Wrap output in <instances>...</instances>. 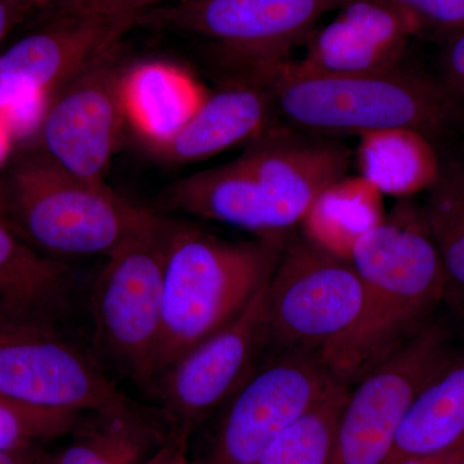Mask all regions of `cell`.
Returning a JSON list of instances; mask_svg holds the SVG:
<instances>
[{"instance_id": "obj_16", "label": "cell", "mask_w": 464, "mask_h": 464, "mask_svg": "<svg viewBox=\"0 0 464 464\" xmlns=\"http://www.w3.org/2000/svg\"><path fill=\"white\" fill-rule=\"evenodd\" d=\"M464 448V353L424 384L396 433L389 464Z\"/></svg>"}, {"instance_id": "obj_24", "label": "cell", "mask_w": 464, "mask_h": 464, "mask_svg": "<svg viewBox=\"0 0 464 464\" xmlns=\"http://www.w3.org/2000/svg\"><path fill=\"white\" fill-rule=\"evenodd\" d=\"M82 414L33 408L0 395V451L63 438Z\"/></svg>"}, {"instance_id": "obj_14", "label": "cell", "mask_w": 464, "mask_h": 464, "mask_svg": "<svg viewBox=\"0 0 464 464\" xmlns=\"http://www.w3.org/2000/svg\"><path fill=\"white\" fill-rule=\"evenodd\" d=\"M423 32L418 18L395 0H348L328 25L304 42V57L289 66L299 74H371L400 66L409 43Z\"/></svg>"}, {"instance_id": "obj_19", "label": "cell", "mask_w": 464, "mask_h": 464, "mask_svg": "<svg viewBox=\"0 0 464 464\" xmlns=\"http://www.w3.org/2000/svg\"><path fill=\"white\" fill-rule=\"evenodd\" d=\"M359 176L382 195L409 199L439 179L441 161L430 137L409 128H391L359 137Z\"/></svg>"}, {"instance_id": "obj_23", "label": "cell", "mask_w": 464, "mask_h": 464, "mask_svg": "<svg viewBox=\"0 0 464 464\" xmlns=\"http://www.w3.org/2000/svg\"><path fill=\"white\" fill-rule=\"evenodd\" d=\"M350 386L335 384L265 451L258 464H331L335 429Z\"/></svg>"}, {"instance_id": "obj_22", "label": "cell", "mask_w": 464, "mask_h": 464, "mask_svg": "<svg viewBox=\"0 0 464 464\" xmlns=\"http://www.w3.org/2000/svg\"><path fill=\"white\" fill-rule=\"evenodd\" d=\"M420 206L447 284V301L464 314V164H442Z\"/></svg>"}, {"instance_id": "obj_29", "label": "cell", "mask_w": 464, "mask_h": 464, "mask_svg": "<svg viewBox=\"0 0 464 464\" xmlns=\"http://www.w3.org/2000/svg\"><path fill=\"white\" fill-rule=\"evenodd\" d=\"M145 464H199L197 459L188 456V441L170 436L166 444L149 458Z\"/></svg>"}, {"instance_id": "obj_10", "label": "cell", "mask_w": 464, "mask_h": 464, "mask_svg": "<svg viewBox=\"0 0 464 464\" xmlns=\"http://www.w3.org/2000/svg\"><path fill=\"white\" fill-rule=\"evenodd\" d=\"M268 280L230 323L186 351L155 378L149 393L158 402L170 435L188 442L265 359Z\"/></svg>"}, {"instance_id": "obj_31", "label": "cell", "mask_w": 464, "mask_h": 464, "mask_svg": "<svg viewBox=\"0 0 464 464\" xmlns=\"http://www.w3.org/2000/svg\"><path fill=\"white\" fill-rule=\"evenodd\" d=\"M396 464H464V448L441 456L413 458Z\"/></svg>"}, {"instance_id": "obj_26", "label": "cell", "mask_w": 464, "mask_h": 464, "mask_svg": "<svg viewBox=\"0 0 464 464\" xmlns=\"http://www.w3.org/2000/svg\"><path fill=\"white\" fill-rule=\"evenodd\" d=\"M420 21L424 30L445 36L464 30V0H395Z\"/></svg>"}, {"instance_id": "obj_32", "label": "cell", "mask_w": 464, "mask_h": 464, "mask_svg": "<svg viewBox=\"0 0 464 464\" xmlns=\"http://www.w3.org/2000/svg\"><path fill=\"white\" fill-rule=\"evenodd\" d=\"M181 2V0H136L132 8V14L136 16L140 12L146 9L158 7V5H168V3Z\"/></svg>"}, {"instance_id": "obj_8", "label": "cell", "mask_w": 464, "mask_h": 464, "mask_svg": "<svg viewBox=\"0 0 464 464\" xmlns=\"http://www.w3.org/2000/svg\"><path fill=\"white\" fill-rule=\"evenodd\" d=\"M348 0H181L136 14L137 26L191 34L215 43L231 72L289 60L324 14Z\"/></svg>"}, {"instance_id": "obj_18", "label": "cell", "mask_w": 464, "mask_h": 464, "mask_svg": "<svg viewBox=\"0 0 464 464\" xmlns=\"http://www.w3.org/2000/svg\"><path fill=\"white\" fill-rule=\"evenodd\" d=\"M47 464H145L170 431L143 409L84 413Z\"/></svg>"}, {"instance_id": "obj_15", "label": "cell", "mask_w": 464, "mask_h": 464, "mask_svg": "<svg viewBox=\"0 0 464 464\" xmlns=\"http://www.w3.org/2000/svg\"><path fill=\"white\" fill-rule=\"evenodd\" d=\"M274 72L228 74L227 83L208 93L179 130L154 145L155 154L174 166L197 163L248 143L279 123L271 88Z\"/></svg>"}, {"instance_id": "obj_5", "label": "cell", "mask_w": 464, "mask_h": 464, "mask_svg": "<svg viewBox=\"0 0 464 464\" xmlns=\"http://www.w3.org/2000/svg\"><path fill=\"white\" fill-rule=\"evenodd\" d=\"M366 306L355 268L304 237H290L266 286L267 353H307L337 366Z\"/></svg>"}, {"instance_id": "obj_11", "label": "cell", "mask_w": 464, "mask_h": 464, "mask_svg": "<svg viewBox=\"0 0 464 464\" xmlns=\"http://www.w3.org/2000/svg\"><path fill=\"white\" fill-rule=\"evenodd\" d=\"M340 380L314 353L266 356L224 405L199 464H258L271 445Z\"/></svg>"}, {"instance_id": "obj_7", "label": "cell", "mask_w": 464, "mask_h": 464, "mask_svg": "<svg viewBox=\"0 0 464 464\" xmlns=\"http://www.w3.org/2000/svg\"><path fill=\"white\" fill-rule=\"evenodd\" d=\"M0 395L72 413L141 409L57 320L0 311Z\"/></svg>"}, {"instance_id": "obj_30", "label": "cell", "mask_w": 464, "mask_h": 464, "mask_svg": "<svg viewBox=\"0 0 464 464\" xmlns=\"http://www.w3.org/2000/svg\"><path fill=\"white\" fill-rule=\"evenodd\" d=\"M48 454L43 445L0 451V464H47Z\"/></svg>"}, {"instance_id": "obj_27", "label": "cell", "mask_w": 464, "mask_h": 464, "mask_svg": "<svg viewBox=\"0 0 464 464\" xmlns=\"http://www.w3.org/2000/svg\"><path fill=\"white\" fill-rule=\"evenodd\" d=\"M440 81L464 101V30L442 36Z\"/></svg>"}, {"instance_id": "obj_9", "label": "cell", "mask_w": 464, "mask_h": 464, "mask_svg": "<svg viewBox=\"0 0 464 464\" xmlns=\"http://www.w3.org/2000/svg\"><path fill=\"white\" fill-rule=\"evenodd\" d=\"M456 353L447 326L432 322L353 382L338 418L331 464H389L409 406Z\"/></svg>"}, {"instance_id": "obj_33", "label": "cell", "mask_w": 464, "mask_h": 464, "mask_svg": "<svg viewBox=\"0 0 464 464\" xmlns=\"http://www.w3.org/2000/svg\"><path fill=\"white\" fill-rule=\"evenodd\" d=\"M0 216L7 218V216H5V190L3 176H0Z\"/></svg>"}, {"instance_id": "obj_12", "label": "cell", "mask_w": 464, "mask_h": 464, "mask_svg": "<svg viewBox=\"0 0 464 464\" xmlns=\"http://www.w3.org/2000/svg\"><path fill=\"white\" fill-rule=\"evenodd\" d=\"M121 45L79 72L48 100L36 124V150L57 167L106 182L127 121Z\"/></svg>"}, {"instance_id": "obj_28", "label": "cell", "mask_w": 464, "mask_h": 464, "mask_svg": "<svg viewBox=\"0 0 464 464\" xmlns=\"http://www.w3.org/2000/svg\"><path fill=\"white\" fill-rule=\"evenodd\" d=\"M36 0H0V44L16 27L26 24Z\"/></svg>"}, {"instance_id": "obj_25", "label": "cell", "mask_w": 464, "mask_h": 464, "mask_svg": "<svg viewBox=\"0 0 464 464\" xmlns=\"http://www.w3.org/2000/svg\"><path fill=\"white\" fill-rule=\"evenodd\" d=\"M136 0H36L26 24L39 25L63 17L133 16Z\"/></svg>"}, {"instance_id": "obj_13", "label": "cell", "mask_w": 464, "mask_h": 464, "mask_svg": "<svg viewBox=\"0 0 464 464\" xmlns=\"http://www.w3.org/2000/svg\"><path fill=\"white\" fill-rule=\"evenodd\" d=\"M136 25L134 16L63 17L30 26L0 52V114L12 128L20 112L47 105L52 94L79 72L121 47Z\"/></svg>"}, {"instance_id": "obj_3", "label": "cell", "mask_w": 464, "mask_h": 464, "mask_svg": "<svg viewBox=\"0 0 464 464\" xmlns=\"http://www.w3.org/2000/svg\"><path fill=\"white\" fill-rule=\"evenodd\" d=\"M288 239L225 240L172 219L157 375L248 304L270 279Z\"/></svg>"}, {"instance_id": "obj_21", "label": "cell", "mask_w": 464, "mask_h": 464, "mask_svg": "<svg viewBox=\"0 0 464 464\" xmlns=\"http://www.w3.org/2000/svg\"><path fill=\"white\" fill-rule=\"evenodd\" d=\"M382 194L362 176H344L319 195L302 222L306 239L338 257L348 259L360 235L380 224Z\"/></svg>"}, {"instance_id": "obj_1", "label": "cell", "mask_w": 464, "mask_h": 464, "mask_svg": "<svg viewBox=\"0 0 464 464\" xmlns=\"http://www.w3.org/2000/svg\"><path fill=\"white\" fill-rule=\"evenodd\" d=\"M348 261L366 298L364 317L335 372L350 386L433 322L447 301V284L422 210L409 199L357 237Z\"/></svg>"}, {"instance_id": "obj_17", "label": "cell", "mask_w": 464, "mask_h": 464, "mask_svg": "<svg viewBox=\"0 0 464 464\" xmlns=\"http://www.w3.org/2000/svg\"><path fill=\"white\" fill-rule=\"evenodd\" d=\"M69 267L34 248L0 216V311L60 320L70 299Z\"/></svg>"}, {"instance_id": "obj_20", "label": "cell", "mask_w": 464, "mask_h": 464, "mask_svg": "<svg viewBox=\"0 0 464 464\" xmlns=\"http://www.w3.org/2000/svg\"><path fill=\"white\" fill-rule=\"evenodd\" d=\"M199 84L179 67L163 63L130 67L124 82L127 121L152 145L166 141L207 97Z\"/></svg>"}, {"instance_id": "obj_2", "label": "cell", "mask_w": 464, "mask_h": 464, "mask_svg": "<svg viewBox=\"0 0 464 464\" xmlns=\"http://www.w3.org/2000/svg\"><path fill=\"white\" fill-rule=\"evenodd\" d=\"M289 61L275 69L271 88L277 121L299 132L337 139L409 128L433 141L462 121L464 101L402 63L371 74L307 75Z\"/></svg>"}, {"instance_id": "obj_6", "label": "cell", "mask_w": 464, "mask_h": 464, "mask_svg": "<svg viewBox=\"0 0 464 464\" xmlns=\"http://www.w3.org/2000/svg\"><path fill=\"white\" fill-rule=\"evenodd\" d=\"M170 224L172 218L150 210L106 257L92 288L97 343L121 373L148 392L158 372Z\"/></svg>"}, {"instance_id": "obj_4", "label": "cell", "mask_w": 464, "mask_h": 464, "mask_svg": "<svg viewBox=\"0 0 464 464\" xmlns=\"http://www.w3.org/2000/svg\"><path fill=\"white\" fill-rule=\"evenodd\" d=\"M3 179L9 224L52 258L108 257L150 213L106 182L66 172L36 149L21 155Z\"/></svg>"}]
</instances>
